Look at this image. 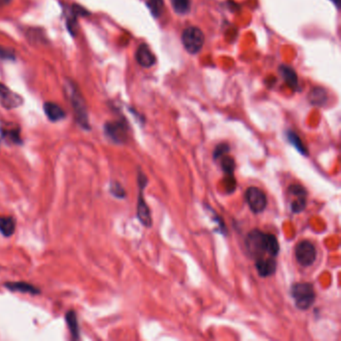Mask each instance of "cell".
<instances>
[{
  "label": "cell",
  "mask_w": 341,
  "mask_h": 341,
  "mask_svg": "<svg viewBox=\"0 0 341 341\" xmlns=\"http://www.w3.org/2000/svg\"><path fill=\"white\" fill-rule=\"evenodd\" d=\"M245 248L254 261L265 257L275 258L279 253V244L276 236L259 229H253L247 234Z\"/></svg>",
  "instance_id": "obj_1"
},
{
  "label": "cell",
  "mask_w": 341,
  "mask_h": 341,
  "mask_svg": "<svg viewBox=\"0 0 341 341\" xmlns=\"http://www.w3.org/2000/svg\"><path fill=\"white\" fill-rule=\"evenodd\" d=\"M66 91L69 95L70 102L74 111V116L78 124L84 129H89V120H88V111L86 103L82 94L80 93L77 86L74 82L69 81L66 85Z\"/></svg>",
  "instance_id": "obj_2"
},
{
  "label": "cell",
  "mask_w": 341,
  "mask_h": 341,
  "mask_svg": "<svg viewBox=\"0 0 341 341\" xmlns=\"http://www.w3.org/2000/svg\"><path fill=\"white\" fill-rule=\"evenodd\" d=\"M291 295L295 305L300 310L309 309L316 298V294L312 284L308 282H299L291 286Z\"/></svg>",
  "instance_id": "obj_3"
},
{
  "label": "cell",
  "mask_w": 341,
  "mask_h": 341,
  "mask_svg": "<svg viewBox=\"0 0 341 341\" xmlns=\"http://www.w3.org/2000/svg\"><path fill=\"white\" fill-rule=\"evenodd\" d=\"M181 42L188 53L196 54L202 49L205 42V36L200 28L189 26L185 28L181 34Z\"/></svg>",
  "instance_id": "obj_4"
},
{
  "label": "cell",
  "mask_w": 341,
  "mask_h": 341,
  "mask_svg": "<svg viewBox=\"0 0 341 341\" xmlns=\"http://www.w3.org/2000/svg\"><path fill=\"white\" fill-rule=\"evenodd\" d=\"M146 184H147L146 176L142 172H139L138 174L139 195H138V202H137V217L139 219V221L141 222L145 227H151L152 217H151L150 209L146 204L144 196H143V189Z\"/></svg>",
  "instance_id": "obj_5"
},
{
  "label": "cell",
  "mask_w": 341,
  "mask_h": 341,
  "mask_svg": "<svg viewBox=\"0 0 341 341\" xmlns=\"http://www.w3.org/2000/svg\"><path fill=\"white\" fill-rule=\"evenodd\" d=\"M294 254L297 262L303 267L312 265L315 262L317 256L315 246L308 240H301V241L298 242L295 246Z\"/></svg>",
  "instance_id": "obj_6"
},
{
  "label": "cell",
  "mask_w": 341,
  "mask_h": 341,
  "mask_svg": "<svg viewBox=\"0 0 341 341\" xmlns=\"http://www.w3.org/2000/svg\"><path fill=\"white\" fill-rule=\"evenodd\" d=\"M244 197L247 205L253 213H261L267 206V197L265 193L256 186L248 187Z\"/></svg>",
  "instance_id": "obj_7"
},
{
  "label": "cell",
  "mask_w": 341,
  "mask_h": 341,
  "mask_svg": "<svg viewBox=\"0 0 341 341\" xmlns=\"http://www.w3.org/2000/svg\"><path fill=\"white\" fill-rule=\"evenodd\" d=\"M105 134L111 141L121 144L126 142L128 138V127L127 124L122 120H116V121L107 122L104 126Z\"/></svg>",
  "instance_id": "obj_8"
},
{
  "label": "cell",
  "mask_w": 341,
  "mask_h": 341,
  "mask_svg": "<svg viewBox=\"0 0 341 341\" xmlns=\"http://www.w3.org/2000/svg\"><path fill=\"white\" fill-rule=\"evenodd\" d=\"M288 194L292 197L291 210L293 213H299L305 209L307 203V191L300 184H292L288 187Z\"/></svg>",
  "instance_id": "obj_9"
},
{
  "label": "cell",
  "mask_w": 341,
  "mask_h": 341,
  "mask_svg": "<svg viewBox=\"0 0 341 341\" xmlns=\"http://www.w3.org/2000/svg\"><path fill=\"white\" fill-rule=\"evenodd\" d=\"M23 103V99L4 84L0 83V104L6 109H13Z\"/></svg>",
  "instance_id": "obj_10"
},
{
  "label": "cell",
  "mask_w": 341,
  "mask_h": 341,
  "mask_svg": "<svg viewBox=\"0 0 341 341\" xmlns=\"http://www.w3.org/2000/svg\"><path fill=\"white\" fill-rule=\"evenodd\" d=\"M135 58L138 64L144 68H149L156 63V57L154 53L145 43H141L138 46L135 52Z\"/></svg>",
  "instance_id": "obj_11"
},
{
  "label": "cell",
  "mask_w": 341,
  "mask_h": 341,
  "mask_svg": "<svg viewBox=\"0 0 341 341\" xmlns=\"http://www.w3.org/2000/svg\"><path fill=\"white\" fill-rule=\"evenodd\" d=\"M255 267L257 269L259 276L268 277L275 273L277 264L275 261V258L265 257V258L255 260Z\"/></svg>",
  "instance_id": "obj_12"
},
{
  "label": "cell",
  "mask_w": 341,
  "mask_h": 341,
  "mask_svg": "<svg viewBox=\"0 0 341 341\" xmlns=\"http://www.w3.org/2000/svg\"><path fill=\"white\" fill-rule=\"evenodd\" d=\"M44 112L48 119L53 122L59 121V120H61L65 117L64 110L54 102L44 103Z\"/></svg>",
  "instance_id": "obj_13"
},
{
  "label": "cell",
  "mask_w": 341,
  "mask_h": 341,
  "mask_svg": "<svg viewBox=\"0 0 341 341\" xmlns=\"http://www.w3.org/2000/svg\"><path fill=\"white\" fill-rule=\"evenodd\" d=\"M279 72L281 74L284 81L293 89L298 88V78L295 70L288 65H281L279 67Z\"/></svg>",
  "instance_id": "obj_14"
},
{
  "label": "cell",
  "mask_w": 341,
  "mask_h": 341,
  "mask_svg": "<svg viewBox=\"0 0 341 341\" xmlns=\"http://www.w3.org/2000/svg\"><path fill=\"white\" fill-rule=\"evenodd\" d=\"M309 101L313 105L321 106L323 105L327 100V92L324 88L321 87H315L311 90V92L308 95Z\"/></svg>",
  "instance_id": "obj_15"
},
{
  "label": "cell",
  "mask_w": 341,
  "mask_h": 341,
  "mask_svg": "<svg viewBox=\"0 0 341 341\" xmlns=\"http://www.w3.org/2000/svg\"><path fill=\"white\" fill-rule=\"evenodd\" d=\"M5 287L10 289L11 291H18L22 293L39 294L40 292L38 288L26 282H8V283H5Z\"/></svg>",
  "instance_id": "obj_16"
},
{
  "label": "cell",
  "mask_w": 341,
  "mask_h": 341,
  "mask_svg": "<svg viewBox=\"0 0 341 341\" xmlns=\"http://www.w3.org/2000/svg\"><path fill=\"white\" fill-rule=\"evenodd\" d=\"M15 226L16 224L12 217L0 215V232L4 236H11L15 231Z\"/></svg>",
  "instance_id": "obj_17"
},
{
  "label": "cell",
  "mask_w": 341,
  "mask_h": 341,
  "mask_svg": "<svg viewBox=\"0 0 341 341\" xmlns=\"http://www.w3.org/2000/svg\"><path fill=\"white\" fill-rule=\"evenodd\" d=\"M287 139L288 141L296 148V150H298L300 153L304 156L308 155V151L305 147V145L303 144L301 138H300L294 131H287Z\"/></svg>",
  "instance_id": "obj_18"
},
{
  "label": "cell",
  "mask_w": 341,
  "mask_h": 341,
  "mask_svg": "<svg viewBox=\"0 0 341 341\" xmlns=\"http://www.w3.org/2000/svg\"><path fill=\"white\" fill-rule=\"evenodd\" d=\"M66 322L68 325V328L71 332V335L73 338L78 339L79 338V327H78V322H77V316L75 311L70 310L66 313L65 315Z\"/></svg>",
  "instance_id": "obj_19"
},
{
  "label": "cell",
  "mask_w": 341,
  "mask_h": 341,
  "mask_svg": "<svg viewBox=\"0 0 341 341\" xmlns=\"http://www.w3.org/2000/svg\"><path fill=\"white\" fill-rule=\"evenodd\" d=\"M146 4L155 18H159L164 11L163 0H146Z\"/></svg>",
  "instance_id": "obj_20"
},
{
  "label": "cell",
  "mask_w": 341,
  "mask_h": 341,
  "mask_svg": "<svg viewBox=\"0 0 341 341\" xmlns=\"http://www.w3.org/2000/svg\"><path fill=\"white\" fill-rule=\"evenodd\" d=\"M220 161H221V168L224 173L226 175H233V172L235 170V160L231 156L226 154L220 158Z\"/></svg>",
  "instance_id": "obj_21"
},
{
  "label": "cell",
  "mask_w": 341,
  "mask_h": 341,
  "mask_svg": "<svg viewBox=\"0 0 341 341\" xmlns=\"http://www.w3.org/2000/svg\"><path fill=\"white\" fill-rule=\"evenodd\" d=\"M171 4L178 14H186L190 10V0H171Z\"/></svg>",
  "instance_id": "obj_22"
},
{
  "label": "cell",
  "mask_w": 341,
  "mask_h": 341,
  "mask_svg": "<svg viewBox=\"0 0 341 341\" xmlns=\"http://www.w3.org/2000/svg\"><path fill=\"white\" fill-rule=\"evenodd\" d=\"M1 135L2 139L6 140L7 142L10 143H20V136H19V130L18 129H1Z\"/></svg>",
  "instance_id": "obj_23"
},
{
  "label": "cell",
  "mask_w": 341,
  "mask_h": 341,
  "mask_svg": "<svg viewBox=\"0 0 341 341\" xmlns=\"http://www.w3.org/2000/svg\"><path fill=\"white\" fill-rule=\"evenodd\" d=\"M229 151H230V147L227 143H220L215 147L213 151V158L215 160L220 159L222 156L228 154Z\"/></svg>",
  "instance_id": "obj_24"
},
{
  "label": "cell",
  "mask_w": 341,
  "mask_h": 341,
  "mask_svg": "<svg viewBox=\"0 0 341 341\" xmlns=\"http://www.w3.org/2000/svg\"><path fill=\"white\" fill-rule=\"evenodd\" d=\"M110 192L117 198H124L126 195L123 187L118 182H112L110 184Z\"/></svg>",
  "instance_id": "obj_25"
},
{
  "label": "cell",
  "mask_w": 341,
  "mask_h": 341,
  "mask_svg": "<svg viewBox=\"0 0 341 341\" xmlns=\"http://www.w3.org/2000/svg\"><path fill=\"white\" fill-rule=\"evenodd\" d=\"M0 59L3 60H14L15 53L12 49H8L5 47L0 46Z\"/></svg>",
  "instance_id": "obj_26"
},
{
  "label": "cell",
  "mask_w": 341,
  "mask_h": 341,
  "mask_svg": "<svg viewBox=\"0 0 341 341\" xmlns=\"http://www.w3.org/2000/svg\"><path fill=\"white\" fill-rule=\"evenodd\" d=\"M225 188L227 190V192L231 193L235 190L236 188V181H235V178L233 175H226V178H225Z\"/></svg>",
  "instance_id": "obj_27"
},
{
  "label": "cell",
  "mask_w": 341,
  "mask_h": 341,
  "mask_svg": "<svg viewBox=\"0 0 341 341\" xmlns=\"http://www.w3.org/2000/svg\"><path fill=\"white\" fill-rule=\"evenodd\" d=\"M10 1V0H0V4H5V3H8Z\"/></svg>",
  "instance_id": "obj_28"
},
{
  "label": "cell",
  "mask_w": 341,
  "mask_h": 341,
  "mask_svg": "<svg viewBox=\"0 0 341 341\" xmlns=\"http://www.w3.org/2000/svg\"><path fill=\"white\" fill-rule=\"evenodd\" d=\"M331 1L336 5V7H338V5H339V1H340V0H331Z\"/></svg>",
  "instance_id": "obj_29"
}]
</instances>
